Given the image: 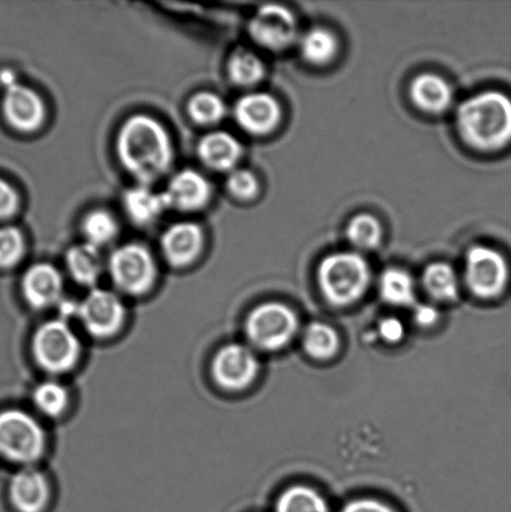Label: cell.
Instances as JSON below:
<instances>
[{
  "instance_id": "obj_31",
  "label": "cell",
  "mask_w": 511,
  "mask_h": 512,
  "mask_svg": "<svg viewBox=\"0 0 511 512\" xmlns=\"http://www.w3.org/2000/svg\"><path fill=\"white\" fill-rule=\"evenodd\" d=\"M347 237L355 248L370 250L378 247L382 239V225L373 215L359 214L350 220Z\"/></svg>"
},
{
  "instance_id": "obj_8",
  "label": "cell",
  "mask_w": 511,
  "mask_h": 512,
  "mask_svg": "<svg viewBox=\"0 0 511 512\" xmlns=\"http://www.w3.org/2000/svg\"><path fill=\"white\" fill-rule=\"evenodd\" d=\"M464 275L465 284L477 298L495 299L507 289L509 265L497 250L478 245L469 249Z\"/></svg>"
},
{
  "instance_id": "obj_2",
  "label": "cell",
  "mask_w": 511,
  "mask_h": 512,
  "mask_svg": "<svg viewBox=\"0 0 511 512\" xmlns=\"http://www.w3.org/2000/svg\"><path fill=\"white\" fill-rule=\"evenodd\" d=\"M457 128L474 149L494 152L507 147L511 142V99L495 90L474 95L460 105Z\"/></svg>"
},
{
  "instance_id": "obj_21",
  "label": "cell",
  "mask_w": 511,
  "mask_h": 512,
  "mask_svg": "<svg viewBox=\"0 0 511 512\" xmlns=\"http://www.w3.org/2000/svg\"><path fill=\"white\" fill-rule=\"evenodd\" d=\"M65 265L75 283L94 286L102 275L103 261L99 248L87 242L74 245L65 255Z\"/></svg>"
},
{
  "instance_id": "obj_24",
  "label": "cell",
  "mask_w": 511,
  "mask_h": 512,
  "mask_svg": "<svg viewBox=\"0 0 511 512\" xmlns=\"http://www.w3.org/2000/svg\"><path fill=\"white\" fill-rule=\"evenodd\" d=\"M227 70L230 80L239 87H253L263 79L265 74L262 59L244 48L234 50L230 54Z\"/></svg>"
},
{
  "instance_id": "obj_35",
  "label": "cell",
  "mask_w": 511,
  "mask_h": 512,
  "mask_svg": "<svg viewBox=\"0 0 511 512\" xmlns=\"http://www.w3.org/2000/svg\"><path fill=\"white\" fill-rule=\"evenodd\" d=\"M379 335L385 343L397 344L404 339L405 326L397 318H385L380 321Z\"/></svg>"
},
{
  "instance_id": "obj_12",
  "label": "cell",
  "mask_w": 511,
  "mask_h": 512,
  "mask_svg": "<svg viewBox=\"0 0 511 512\" xmlns=\"http://www.w3.org/2000/svg\"><path fill=\"white\" fill-rule=\"evenodd\" d=\"M2 109L7 123L19 132H34L44 123L43 99L34 89L18 82L5 88Z\"/></svg>"
},
{
  "instance_id": "obj_17",
  "label": "cell",
  "mask_w": 511,
  "mask_h": 512,
  "mask_svg": "<svg viewBox=\"0 0 511 512\" xmlns=\"http://www.w3.org/2000/svg\"><path fill=\"white\" fill-rule=\"evenodd\" d=\"M203 230L195 223L173 224L162 235L160 248L165 260L175 268H184L198 258L203 248Z\"/></svg>"
},
{
  "instance_id": "obj_9",
  "label": "cell",
  "mask_w": 511,
  "mask_h": 512,
  "mask_svg": "<svg viewBox=\"0 0 511 512\" xmlns=\"http://www.w3.org/2000/svg\"><path fill=\"white\" fill-rule=\"evenodd\" d=\"M260 365L252 346L232 343L215 353L210 365L214 383L225 391H243L258 378Z\"/></svg>"
},
{
  "instance_id": "obj_10",
  "label": "cell",
  "mask_w": 511,
  "mask_h": 512,
  "mask_svg": "<svg viewBox=\"0 0 511 512\" xmlns=\"http://www.w3.org/2000/svg\"><path fill=\"white\" fill-rule=\"evenodd\" d=\"M125 318L127 310L113 291L92 289L79 303L78 319L93 338H113L123 328Z\"/></svg>"
},
{
  "instance_id": "obj_28",
  "label": "cell",
  "mask_w": 511,
  "mask_h": 512,
  "mask_svg": "<svg viewBox=\"0 0 511 512\" xmlns=\"http://www.w3.org/2000/svg\"><path fill=\"white\" fill-rule=\"evenodd\" d=\"M32 396L35 408L48 418H59L69 406L68 390L58 381H43L33 390Z\"/></svg>"
},
{
  "instance_id": "obj_30",
  "label": "cell",
  "mask_w": 511,
  "mask_h": 512,
  "mask_svg": "<svg viewBox=\"0 0 511 512\" xmlns=\"http://www.w3.org/2000/svg\"><path fill=\"white\" fill-rule=\"evenodd\" d=\"M188 114L195 123L202 125L217 124L227 114L224 100L210 92L194 94L188 103Z\"/></svg>"
},
{
  "instance_id": "obj_26",
  "label": "cell",
  "mask_w": 511,
  "mask_h": 512,
  "mask_svg": "<svg viewBox=\"0 0 511 512\" xmlns=\"http://www.w3.org/2000/svg\"><path fill=\"white\" fill-rule=\"evenodd\" d=\"M300 52L309 63L327 64L338 52V40L328 29L313 28L300 39Z\"/></svg>"
},
{
  "instance_id": "obj_14",
  "label": "cell",
  "mask_w": 511,
  "mask_h": 512,
  "mask_svg": "<svg viewBox=\"0 0 511 512\" xmlns=\"http://www.w3.org/2000/svg\"><path fill=\"white\" fill-rule=\"evenodd\" d=\"M63 278L55 266L38 263L30 266L22 278V294L33 309L58 305L63 299Z\"/></svg>"
},
{
  "instance_id": "obj_32",
  "label": "cell",
  "mask_w": 511,
  "mask_h": 512,
  "mask_svg": "<svg viewBox=\"0 0 511 512\" xmlns=\"http://www.w3.org/2000/svg\"><path fill=\"white\" fill-rule=\"evenodd\" d=\"M25 253V240L18 228H0V269L14 268Z\"/></svg>"
},
{
  "instance_id": "obj_3",
  "label": "cell",
  "mask_w": 511,
  "mask_h": 512,
  "mask_svg": "<svg viewBox=\"0 0 511 512\" xmlns=\"http://www.w3.org/2000/svg\"><path fill=\"white\" fill-rule=\"evenodd\" d=\"M372 271L367 260L357 253L343 252L327 256L318 270L320 291L328 303L348 306L368 290Z\"/></svg>"
},
{
  "instance_id": "obj_5",
  "label": "cell",
  "mask_w": 511,
  "mask_h": 512,
  "mask_svg": "<svg viewBox=\"0 0 511 512\" xmlns=\"http://www.w3.org/2000/svg\"><path fill=\"white\" fill-rule=\"evenodd\" d=\"M32 354L40 369L49 374H64L78 364L82 345L67 321L54 319L35 330Z\"/></svg>"
},
{
  "instance_id": "obj_22",
  "label": "cell",
  "mask_w": 511,
  "mask_h": 512,
  "mask_svg": "<svg viewBox=\"0 0 511 512\" xmlns=\"http://www.w3.org/2000/svg\"><path fill=\"white\" fill-rule=\"evenodd\" d=\"M379 293L385 303L394 306H410L415 301L414 280L403 269H387L379 280Z\"/></svg>"
},
{
  "instance_id": "obj_20",
  "label": "cell",
  "mask_w": 511,
  "mask_h": 512,
  "mask_svg": "<svg viewBox=\"0 0 511 512\" xmlns=\"http://www.w3.org/2000/svg\"><path fill=\"white\" fill-rule=\"evenodd\" d=\"M123 205L130 220L139 225L155 222L165 209H169L164 193H155L142 184L124 193Z\"/></svg>"
},
{
  "instance_id": "obj_6",
  "label": "cell",
  "mask_w": 511,
  "mask_h": 512,
  "mask_svg": "<svg viewBox=\"0 0 511 512\" xmlns=\"http://www.w3.org/2000/svg\"><path fill=\"white\" fill-rule=\"evenodd\" d=\"M298 329L297 314L277 301L258 305L245 320V335L250 345L263 351L283 349L297 335Z\"/></svg>"
},
{
  "instance_id": "obj_11",
  "label": "cell",
  "mask_w": 511,
  "mask_h": 512,
  "mask_svg": "<svg viewBox=\"0 0 511 512\" xmlns=\"http://www.w3.org/2000/svg\"><path fill=\"white\" fill-rule=\"evenodd\" d=\"M249 34L260 47L277 52L288 48L297 39V19L282 5L267 4L250 20Z\"/></svg>"
},
{
  "instance_id": "obj_13",
  "label": "cell",
  "mask_w": 511,
  "mask_h": 512,
  "mask_svg": "<svg viewBox=\"0 0 511 512\" xmlns=\"http://www.w3.org/2000/svg\"><path fill=\"white\" fill-rule=\"evenodd\" d=\"M282 110L277 99L267 93H250L238 99L234 107L235 122L245 132L263 135L277 128Z\"/></svg>"
},
{
  "instance_id": "obj_25",
  "label": "cell",
  "mask_w": 511,
  "mask_h": 512,
  "mask_svg": "<svg viewBox=\"0 0 511 512\" xmlns=\"http://www.w3.org/2000/svg\"><path fill=\"white\" fill-rule=\"evenodd\" d=\"M305 353L315 360H329L339 351L340 339L337 331L324 323H312L303 333Z\"/></svg>"
},
{
  "instance_id": "obj_18",
  "label": "cell",
  "mask_w": 511,
  "mask_h": 512,
  "mask_svg": "<svg viewBox=\"0 0 511 512\" xmlns=\"http://www.w3.org/2000/svg\"><path fill=\"white\" fill-rule=\"evenodd\" d=\"M198 155L208 168L217 172H232L242 155V147L232 134L212 132L200 139Z\"/></svg>"
},
{
  "instance_id": "obj_33",
  "label": "cell",
  "mask_w": 511,
  "mask_h": 512,
  "mask_svg": "<svg viewBox=\"0 0 511 512\" xmlns=\"http://www.w3.org/2000/svg\"><path fill=\"white\" fill-rule=\"evenodd\" d=\"M227 189L239 200H250L259 192L257 177L248 169H234L229 173Z\"/></svg>"
},
{
  "instance_id": "obj_4",
  "label": "cell",
  "mask_w": 511,
  "mask_h": 512,
  "mask_svg": "<svg viewBox=\"0 0 511 512\" xmlns=\"http://www.w3.org/2000/svg\"><path fill=\"white\" fill-rule=\"evenodd\" d=\"M47 449L43 426L27 411H0V458L9 463L30 466L42 458Z\"/></svg>"
},
{
  "instance_id": "obj_19",
  "label": "cell",
  "mask_w": 511,
  "mask_h": 512,
  "mask_svg": "<svg viewBox=\"0 0 511 512\" xmlns=\"http://www.w3.org/2000/svg\"><path fill=\"white\" fill-rule=\"evenodd\" d=\"M410 95L419 109L428 113H442L453 102V90L443 78L435 74H422L414 79Z\"/></svg>"
},
{
  "instance_id": "obj_34",
  "label": "cell",
  "mask_w": 511,
  "mask_h": 512,
  "mask_svg": "<svg viewBox=\"0 0 511 512\" xmlns=\"http://www.w3.org/2000/svg\"><path fill=\"white\" fill-rule=\"evenodd\" d=\"M19 208V195L7 180L0 178V222L12 218Z\"/></svg>"
},
{
  "instance_id": "obj_36",
  "label": "cell",
  "mask_w": 511,
  "mask_h": 512,
  "mask_svg": "<svg viewBox=\"0 0 511 512\" xmlns=\"http://www.w3.org/2000/svg\"><path fill=\"white\" fill-rule=\"evenodd\" d=\"M342 512H395L390 506L375 499H357L344 506Z\"/></svg>"
},
{
  "instance_id": "obj_27",
  "label": "cell",
  "mask_w": 511,
  "mask_h": 512,
  "mask_svg": "<svg viewBox=\"0 0 511 512\" xmlns=\"http://www.w3.org/2000/svg\"><path fill=\"white\" fill-rule=\"evenodd\" d=\"M275 512H332L327 500L308 486H292L282 493L275 504Z\"/></svg>"
},
{
  "instance_id": "obj_37",
  "label": "cell",
  "mask_w": 511,
  "mask_h": 512,
  "mask_svg": "<svg viewBox=\"0 0 511 512\" xmlns=\"http://www.w3.org/2000/svg\"><path fill=\"white\" fill-rule=\"evenodd\" d=\"M415 324L422 328H432L439 320V311L433 305L420 304L413 311Z\"/></svg>"
},
{
  "instance_id": "obj_16",
  "label": "cell",
  "mask_w": 511,
  "mask_h": 512,
  "mask_svg": "<svg viewBox=\"0 0 511 512\" xmlns=\"http://www.w3.org/2000/svg\"><path fill=\"white\" fill-rule=\"evenodd\" d=\"M210 194L212 188L203 174L193 169H184L170 179L164 197L169 208L180 212H195L207 205Z\"/></svg>"
},
{
  "instance_id": "obj_29",
  "label": "cell",
  "mask_w": 511,
  "mask_h": 512,
  "mask_svg": "<svg viewBox=\"0 0 511 512\" xmlns=\"http://www.w3.org/2000/svg\"><path fill=\"white\" fill-rule=\"evenodd\" d=\"M82 230L87 243L100 248L117 237L118 223L112 213L104 209H95L85 215Z\"/></svg>"
},
{
  "instance_id": "obj_23",
  "label": "cell",
  "mask_w": 511,
  "mask_h": 512,
  "mask_svg": "<svg viewBox=\"0 0 511 512\" xmlns=\"http://www.w3.org/2000/svg\"><path fill=\"white\" fill-rule=\"evenodd\" d=\"M425 291L438 301H453L459 294V279L455 270L447 263H433L423 274Z\"/></svg>"
},
{
  "instance_id": "obj_15",
  "label": "cell",
  "mask_w": 511,
  "mask_h": 512,
  "mask_svg": "<svg viewBox=\"0 0 511 512\" xmlns=\"http://www.w3.org/2000/svg\"><path fill=\"white\" fill-rule=\"evenodd\" d=\"M9 498L18 512H43L50 500L47 476L32 466H24L10 480Z\"/></svg>"
},
{
  "instance_id": "obj_38",
  "label": "cell",
  "mask_w": 511,
  "mask_h": 512,
  "mask_svg": "<svg viewBox=\"0 0 511 512\" xmlns=\"http://www.w3.org/2000/svg\"><path fill=\"white\" fill-rule=\"evenodd\" d=\"M58 308L60 311V318L62 320H69L70 318H78L79 303L72 299H62L59 301Z\"/></svg>"
},
{
  "instance_id": "obj_1",
  "label": "cell",
  "mask_w": 511,
  "mask_h": 512,
  "mask_svg": "<svg viewBox=\"0 0 511 512\" xmlns=\"http://www.w3.org/2000/svg\"><path fill=\"white\" fill-rule=\"evenodd\" d=\"M117 154L124 169L140 184L148 185L162 178L172 165V140L157 119L135 114L119 129Z\"/></svg>"
},
{
  "instance_id": "obj_7",
  "label": "cell",
  "mask_w": 511,
  "mask_h": 512,
  "mask_svg": "<svg viewBox=\"0 0 511 512\" xmlns=\"http://www.w3.org/2000/svg\"><path fill=\"white\" fill-rule=\"evenodd\" d=\"M108 270L117 289L134 296L148 293L158 275L154 256L139 244H125L115 249L110 255Z\"/></svg>"
}]
</instances>
